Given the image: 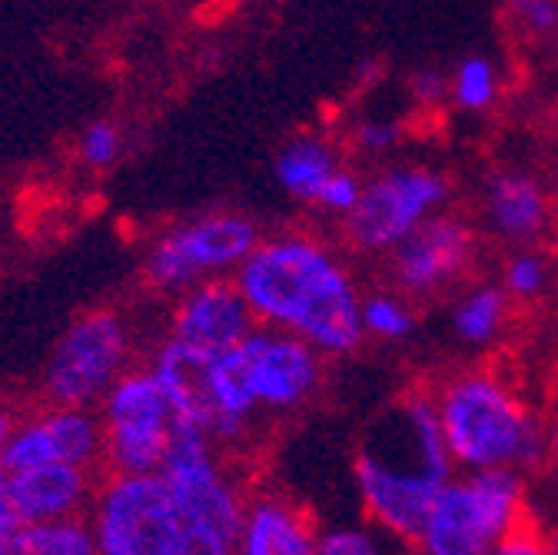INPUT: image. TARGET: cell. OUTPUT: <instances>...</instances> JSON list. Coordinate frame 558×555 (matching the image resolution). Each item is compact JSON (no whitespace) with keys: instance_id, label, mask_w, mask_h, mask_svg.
I'll list each match as a JSON object with an SVG mask.
<instances>
[{"instance_id":"cell-1","label":"cell","mask_w":558,"mask_h":555,"mask_svg":"<svg viewBox=\"0 0 558 555\" xmlns=\"http://www.w3.org/2000/svg\"><path fill=\"white\" fill-rule=\"evenodd\" d=\"M256 326L290 333L323 357H349L363 346V287L339 250L306 230L259 240L233 276Z\"/></svg>"},{"instance_id":"cell-2","label":"cell","mask_w":558,"mask_h":555,"mask_svg":"<svg viewBox=\"0 0 558 555\" xmlns=\"http://www.w3.org/2000/svg\"><path fill=\"white\" fill-rule=\"evenodd\" d=\"M456 479L433 393H402L366 423L356 456L353 485L373 529L386 539H418L436 496Z\"/></svg>"},{"instance_id":"cell-3","label":"cell","mask_w":558,"mask_h":555,"mask_svg":"<svg viewBox=\"0 0 558 555\" xmlns=\"http://www.w3.org/2000/svg\"><path fill=\"white\" fill-rule=\"evenodd\" d=\"M456 472H538L555 459L548 420L493 370H462L433 389Z\"/></svg>"},{"instance_id":"cell-4","label":"cell","mask_w":558,"mask_h":555,"mask_svg":"<svg viewBox=\"0 0 558 555\" xmlns=\"http://www.w3.org/2000/svg\"><path fill=\"white\" fill-rule=\"evenodd\" d=\"M160 479L177 509V555H236L246 493L227 456L196 430L173 426Z\"/></svg>"},{"instance_id":"cell-5","label":"cell","mask_w":558,"mask_h":555,"mask_svg":"<svg viewBox=\"0 0 558 555\" xmlns=\"http://www.w3.org/2000/svg\"><path fill=\"white\" fill-rule=\"evenodd\" d=\"M529 490L519 472L456 475L436 496L415 548L418 555H493L529 519Z\"/></svg>"},{"instance_id":"cell-6","label":"cell","mask_w":558,"mask_h":555,"mask_svg":"<svg viewBox=\"0 0 558 555\" xmlns=\"http://www.w3.org/2000/svg\"><path fill=\"white\" fill-rule=\"evenodd\" d=\"M452 180L418 160H392L366 177L360 206L342 224L345 243L363 256H389L418 227L449 210Z\"/></svg>"},{"instance_id":"cell-7","label":"cell","mask_w":558,"mask_h":555,"mask_svg":"<svg viewBox=\"0 0 558 555\" xmlns=\"http://www.w3.org/2000/svg\"><path fill=\"white\" fill-rule=\"evenodd\" d=\"M133 370V333L120 310L100 306L70 323L44 363L47 406L97 409L123 373Z\"/></svg>"},{"instance_id":"cell-8","label":"cell","mask_w":558,"mask_h":555,"mask_svg":"<svg viewBox=\"0 0 558 555\" xmlns=\"http://www.w3.org/2000/svg\"><path fill=\"white\" fill-rule=\"evenodd\" d=\"M263 233L256 220L236 210H214L190 217L154 240L144 260L150 290L180 297L206 280H233L253 256Z\"/></svg>"},{"instance_id":"cell-9","label":"cell","mask_w":558,"mask_h":555,"mask_svg":"<svg viewBox=\"0 0 558 555\" xmlns=\"http://www.w3.org/2000/svg\"><path fill=\"white\" fill-rule=\"evenodd\" d=\"M97 555H177L180 526L160 475L104 472L87 509Z\"/></svg>"},{"instance_id":"cell-10","label":"cell","mask_w":558,"mask_h":555,"mask_svg":"<svg viewBox=\"0 0 558 555\" xmlns=\"http://www.w3.org/2000/svg\"><path fill=\"white\" fill-rule=\"evenodd\" d=\"M104 423V472L160 475L173 443V409L147 366H133L97 406Z\"/></svg>"},{"instance_id":"cell-11","label":"cell","mask_w":558,"mask_h":555,"mask_svg":"<svg viewBox=\"0 0 558 555\" xmlns=\"http://www.w3.org/2000/svg\"><path fill=\"white\" fill-rule=\"evenodd\" d=\"M230 357L256 420L300 412L319 396L326 379V360L313 346L269 326H256Z\"/></svg>"},{"instance_id":"cell-12","label":"cell","mask_w":558,"mask_h":555,"mask_svg":"<svg viewBox=\"0 0 558 555\" xmlns=\"http://www.w3.org/2000/svg\"><path fill=\"white\" fill-rule=\"evenodd\" d=\"M478 256H482L478 227L469 217L446 210L433 217L426 227H418L399 250L386 256V280L389 290H396L409 303L433 300L469 280Z\"/></svg>"},{"instance_id":"cell-13","label":"cell","mask_w":558,"mask_h":555,"mask_svg":"<svg viewBox=\"0 0 558 555\" xmlns=\"http://www.w3.org/2000/svg\"><path fill=\"white\" fill-rule=\"evenodd\" d=\"M44 466H84L104 472V423L97 409L77 406H40L21 423L4 449L8 475Z\"/></svg>"},{"instance_id":"cell-14","label":"cell","mask_w":558,"mask_h":555,"mask_svg":"<svg viewBox=\"0 0 558 555\" xmlns=\"http://www.w3.org/2000/svg\"><path fill=\"white\" fill-rule=\"evenodd\" d=\"M558 203L545 177L525 167H499L482 180L478 190V233L506 250L542 246L555 237Z\"/></svg>"},{"instance_id":"cell-15","label":"cell","mask_w":558,"mask_h":555,"mask_svg":"<svg viewBox=\"0 0 558 555\" xmlns=\"http://www.w3.org/2000/svg\"><path fill=\"white\" fill-rule=\"evenodd\" d=\"M256 329L236 280H206L180 293L167 316V339L199 353H230Z\"/></svg>"},{"instance_id":"cell-16","label":"cell","mask_w":558,"mask_h":555,"mask_svg":"<svg viewBox=\"0 0 558 555\" xmlns=\"http://www.w3.org/2000/svg\"><path fill=\"white\" fill-rule=\"evenodd\" d=\"M217 357L199 353L173 339H163L150 353L147 370L154 373L157 386L163 389L177 426L196 430L217 446L220 433V409H217Z\"/></svg>"},{"instance_id":"cell-17","label":"cell","mask_w":558,"mask_h":555,"mask_svg":"<svg viewBox=\"0 0 558 555\" xmlns=\"http://www.w3.org/2000/svg\"><path fill=\"white\" fill-rule=\"evenodd\" d=\"M319 526L316 519L283 493L246 496L236 555H316Z\"/></svg>"},{"instance_id":"cell-18","label":"cell","mask_w":558,"mask_h":555,"mask_svg":"<svg viewBox=\"0 0 558 555\" xmlns=\"http://www.w3.org/2000/svg\"><path fill=\"white\" fill-rule=\"evenodd\" d=\"M104 472L84 466H44L11 475V496L21 526L87 516Z\"/></svg>"},{"instance_id":"cell-19","label":"cell","mask_w":558,"mask_h":555,"mask_svg":"<svg viewBox=\"0 0 558 555\" xmlns=\"http://www.w3.org/2000/svg\"><path fill=\"white\" fill-rule=\"evenodd\" d=\"M342 167L345 160H342L339 144L329 141L326 133H313V130L293 133L290 141L279 147L276 164H272L279 190L310 206Z\"/></svg>"},{"instance_id":"cell-20","label":"cell","mask_w":558,"mask_h":555,"mask_svg":"<svg viewBox=\"0 0 558 555\" xmlns=\"http://www.w3.org/2000/svg\"><path fill=\"white\" fill-rule=\"evenodd\" d=\"M512 323V300L502 293L499 283H469L456 293L449 306V333L465 350H488L496 346Z\"/></svg>"},{"instance_id":"cell-21","label":"cell","mask_w":558,"mask_h":555,"mask_svg":"<svg viewBox=\"0 0 558 555\" xmlns=\"http://www.w3.org/2000/svg\"><path fill=\"white\" fill-rule=\"evenodd\" d=\"M558 283V263L545 246H529V250H509L499 269V287L502 293L522 306L542 303Z\"/></svg>"},{"instance_id":"cell-22","label":"cell","mask_w":558,"mask_h":555,"mask_svg":"<svg viewBox=\"0 0 558 555\" xmlns=\"http://www.w3.org/2000/svg\"><path fill=\"white\" fill-rule=\"evenodd\" d=\"M11 555H97L87 516L21 526L11 539Z\"/></svg>"},{"instance_id":"cell-23","label":"cell","mask_w":558,"mask_h":555,"mask_svg":"<svg viewBox=\"0 0 558 555\" xmlns=\"http://www.w3.org/2000/svg\"><path fill=\"white\" fill-rule=\"evenodd\" d=\"M502 94V71L493 57L472 53L456 63V71L449 74V104L459 113H485L499 104Z\"/></svg>"},{"instance_id":"cell-24","label":"cell","mask_w":558,"mask_h":555,"mask_svg":"<svg viewBox=\"0 0 558 555\" xmlns=\"http://www.w3.org/2000/svg\"><path fill=\"white\" fill-rule=\"evenodd\" d=\"M415 333V306L396 290H373L363 297V336L379 342H402Z\"/></svg>"},{"instance_id":"cell-25","label":"cell","mask_w":558,"mask_h":555,"mask_svg":"<svg viewBox=\"0 0 558 555\" xmlns=\"http://www.w3.org/2000/svg\"><path fill=\"white\" fill-rule=\"evenodd\" d=\"M316 555H389L386 552V535L373 526H326L319 529V545Z\"/></svg>"},{"instance_id":"cell-26","label":"cell","mask_w":558,"mask_h":555,"mask_svg":"<svg viewBox=\"0 0 558 555\" xmlns=\"http://www.w3.org/2000/svg\"><path fill=\"white\" fill-rule=\"evenodd\" d=\"M399 144H402V123L396 117L366 113L349 126V147L360 157L379 160V157H389Z\"/></svg>"},{"instance_id":"cell-27","label":"cell","mask_w":558,"mask_h":555,"mask_svg":"<svg viewBox=\"0 0 558 555\" xmlns=\"http://www.w3.org/2000/svg\"><path fill=\"white\" fill-rule=\"evenodd\" d=\"M363 186H366V177L345 164V167H342V170L326 183V186H323V193H319V196H316V203H313V210H319V214H323V217H329V220L345 224V220H349V214H353L356 206H360Z\"/></svg>"},{"instance_id":"cell-28","label":"cell","mask_w":558,"mask_h":555,"mask_svg":"<svg viewBox=\"0 0 558 555\" xmlns=\"http://www.w3.org/2000/svg\"><path fill=\"white\" fill-rule=\"evenodd\" d=\"M509 21L525 40H535V44L558 40V4L555 0H515V4H509Z\"/></svg>"},{"instance_id":"cell-29","label":"cell","mask_w":558,"mask_h":555,"mask_svg":"<svg viewBox=\"0 0 558 555\" xmlns=\"http://www.w3.org/2000/svg\"><path fill=\"white\" fill-rule=\"evenodd\" d=\"M123 150V136L113 120H94L77 141V157L90 170H110L120 160Z\"/></svg>"},{"instance_id":"cell-30","label":"cell","mask_w":558,"mask_h":555,"mask_svg":"<svg viewBox=\"0 0 558 555\" xmlns=\"http://www.w3.org/2000/svg\"><path fill=\"white\" fill-rule=\"evenodd\" d=\"M409 94L418 107H436L442 100H449V74L436 71V67H426V71H415L409 81Z\"/></svg>"},{"instance_id":"cell-31","label":"cell","mask_w":558,"mask_h":555,"mask_svg":"<svg viewBox=\"0 0 558 555\" xmlns=\"http://www.w3.org/2000/svg\"><path fill=\"white\" fill-rule=\"evenodd\" d=\"M493 555H548V532H542L538 526L525 522L512 535H506L493 548Z\"/></svg>"},{"instance_id":"cell-32","label":"cell","mask_w":558,"mask_h":555,"mask_svg":"<svg viewBox=\"0 0 558 555\" xmlns=\"http://www.w3.org/2000/svg\"><path fill=\"white\" fill-rule=\"evenodd\" d=\"M17 529H21V519H17L14 496H11V475L0 469V535L14 539Z\"/></svg>"},{"instance_id":"cell-33","label":"cell","mask_w":558,"mask_h":555,"mask_svg":"<svg viewBox=\"0 0 558 555\" xmlns=\"http://www.w3.org/2000/svg\"><path fill=\"white\" fill-rule=\"evenodd\" d=\"M17 423H21V412H17L8 399H0V462H4V449H8V443H11Z\"/></svg>"},{"instance_id":"cell-34","label":"cell","mask_w":558,"mask_h":555,"mask_svg":"<svg viewBox=\"0 0 558 555\" xmlns=\"http://www.w3.org/2000/svg\"><path fill=\"white\" fill-rule=\"evenodd\" d=\"M545 183H548V190H551V196H555V203H558V150H555V154H551V160H548Z\"/></svg>"},{"instance_id":"cell-35","label":"cell","mask_w":558,"mask_h":555,"mask_svg":"<svg viewBox=\"0 0 558 555\" xmlns=\"http://www.w3.org/2000/svg\"><path fill=\"white\" fill-rule=\"evenodd\" d=\"M548 436H551V453H555V459H558V409H555V415L548 420Z\"/></svg>"},{"instance_id":"cell-36","label":"cell","mask_w":558,"mask_h":555,"mask_svg":"<svg viewBox=\"0 0 558 555\" xmlns=\"http://www.w3.org/2000/svg\"><path fill=\"white\" fill-rule=\"evenodd\" d=\"M548 555H558V526L548 532Z\"/></svg>"},{"instance_id":"cell-37","label":"cell","mask_w":558,"mask_h":555,"mask_svg":"<svg viewBox=\"0 0 558 555\" xmlns=\"http://www.w3.org/2000/svg\"><path fill=\"white\" fill-rule=\"evenodd\" d=\"M0 555H11V539L0 535Z\"/></svg>"},{"instance_id":"cell-38","label":"cell","mask_w":558,"mask_h":555,"mask_svg":"<svg viewBox=\"0 0 558 555\" xmlns=\"http://www.w3.org/2000/svg\"><path fill=\"white\" fill-rule=\"evenodd\" d=\"M555 263H558V227H555Z\"/></svg>"}]
</instances>
